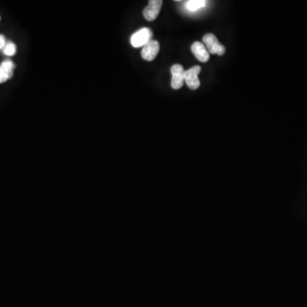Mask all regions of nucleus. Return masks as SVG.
<instances>
[{"instance_id": "f257e3e1", "label": "nucleus", "mask_w": 307, "mask_h": 307, "mask_svg": "<svg viewBox=\"0 0 307 307\" xmlns=\"http://www.w3.org/2000/svg\"><path fill=\"white\" fill-rule=\"evenodd\" d=\"M203 43L205 44L209 54H218L223 55L225 53V47L218 42V39L214 34H206L203 39Z\"/></svg>"}, {"instance_id": "f03ea898", "label": "nucleus", "mask_w": 307, "mask_h": 307, "mask_svg": "<svg viewBox=\"0 0 307 307\" xmlns=\"http://www.w3.org/2000/svg\"><path fill=\"white\" fill-rule=\"evenodd\" d=\"M152 38V32L148 28H141L132 34L131 37V44L133 47H144L146 46Z\"/></svg>"}, {"instance_id": "7ed1b4c3", "label": "nucleus", "mask_w": 307, "mask_h": 307, "mask_svg": "<svg viewBox=\"0 0 307 307\" xmlns=\"http://www.w3.org/2000/svg\"><path fill=\"white\" fill-rule=\"evenodd\" d=\"M201 70L202 68L200 66H195L193 68L184 71V81L190 89L197 90V88H199L201 83L198 75Z\"/></svg>"}, {"instance_id": "20e7f679", "label": "nucleus", "mask_w": 307, "mask_h": 307, "mask_svg": "<svg viewBox=\"0 0 307 307\" xmlns=\"http://www.w3.org/2000/svg\"><path fill=\"white\" fill-rule=\"evenodd\" d=\"M162 3L163 2L161 0H151L150 1L148 6L145 7L144 11H143L145 18L149 22L154 21L160 13Z\"/></svg>"}, {"instance_id": "39448f33", "label": "nucleus", "mask_w": 307, "mask_h": 307, "mask_svg": "<svg viewBox=\"0 0 307 307\" xmlns=\"http://www.w3.org/2000/svg\"><path fill=\"white\" fill-rule=\"evenodd\" d=\"M171 74H172V82L171 86L172 89H180L184 82V69L183 66L180 64H174L171 68Z\"/></svg>"}, {"instance_id": "423d86ee", "label": "nucleus", "mask_w": 307, "mask_h": 307, "mask_svg": "<svg viewBox=\"0 0 307 307\" xmlns=\"http://www.w3.org/2000/svg\"><path fill=\"white\" fill-rule=\"evenodd\" d=\"M160 51V44L156 40H151L146 46L143 47L141 55L146 61H153L156 57Z\"/></svg>"}, {"instance_id": "0eeeda50", "label": "nucleus", "mask_w": 307, "mask_h": 307, "mask_svg": "<svg viewBox=\"0 0 307 307\" xmlns=\"http://www.w3.org/2000/svg\"><path fill=\"white\" fill-rule=\"evenodd\" d=\"M15 65L11 60L7 59L0 65V84L6 82L7 80L11 79L14 74V68Z\"/></svg>"}, {"instance_id": "6e6552de", "label": "nucleus", "mask_w": 307, "mask_h": 307, "mask_svg": "<svg viewBox=\"0 0 307 307\" xmlns=\"http://www.w3.org/2000/svg\"><path fill=\"white\" fill-rule=\"evenodd\" d=\"M191 51L194 55L202 62H206L209 60V52L206 46L201 42H195L191 46Z\"/></svg>"}, {"instance_id": "1a4fd4ad", "label": "nucleus", "mask_w": 307, "mask_h": 307, "mask_svg": "<svg viewBox=\"0 0 307 307\" xmlns=\"http://www.w3.org/2000/svg\"><path fill=\"white\" fill-rule=\"evenodd\" d=\"M205 0H190L186 2V8L190 11H197V9H202L206 5Z\"/></svg>"}, {"instance_id": "9d476101", "label": "nucleus", "mask_w": 307, "mask_h": 307, "mask_svg": "<svg viewBox=\"0 0 307 307\" xmlns=\"http://www.w3.org/2000/svg\"><path fill=\"white\" fill-rule=\"evenodd\" d=\"M3 53L8 56H12L16 53V46L12 42H8L3 47Z\"/></svg>"}, {"instance_id": "9b49d317", "label": "nucleus", "mask_w": 307, "mask_h": 307, "mask_svg": "<svg viewBox=\"0 0 307 307\" xmlns=\"http://www.w3.org/2000/svg\"><path fill=\"white\" fill-rule=\"evenodd\" d=\"M5 45H6L5 38L2 34H0V50L3 49V47H4Z\"/></svg>"}, {"instance_id": "f8f14e48", "label": "nucleus", "mask_w": 307, "mask_h": 307, "mask_svg": "<svg viewBox=\"0 0 307 307\" xmlns=\"http://www.w3.org/2000/svg\"><path fill=\"white\" fill-rule=\"evenodd\" d=\"M0 19H1V18H0Z\"/></svg>"}]
</instances>
